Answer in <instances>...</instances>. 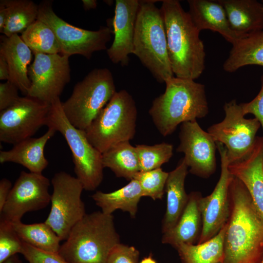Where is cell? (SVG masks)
Masks as SVG:
<instances>
[{
  "instance_id": "cell-1",
  "label": "cell",
  "mask_w": 263,
  "mask_h": 263,
  "mask_svg": "<svg viewBox=\"0 0 263 263\" xmlns=\"http://www.w3.org/2000/svg\"><path fill=\"white\" fill-rule=\"evenodd\" d=\"M229 191L230 213L222 263H260L263 258V217L245 186L234 176Z\"/></svg>"
},
{
  "instance_id": "cell-2",
  "label": "cell",
  "mask_w": 263,
  "mask_h": 263,
  "mask_svg": "<svg viewBox=\"0 0 263 263\" xmlns=\"http://www.w3.org/2000/svg\"><path fill=\"white\" fill-rule=\"evenodd\" d=\"M169 57L175 76L195 80L205 69L206 52L200 31L176 0H162Z\"/></svg>"
},
{
  "instance_id": "cell-3",
  "label": "cell",
  "mask_w": 263,
  "mask_h": 263,
  "mask_svg": "<svg viewBox=\"0 0 263 263\" xmlns=\"http://www.w3.org/2000/svg\"><path fill=\"white\" fill-rule=\"evenodd\" d=\"M165 83L164 93L153 100L149 113L158 132L167 136L179 124L206 116L208 106L204 84L176 76Z\"/></svg>"
},
{
  "instance_id": "cell-4",
  "label": "cell",
  "mask_w": 263,
  "mask_h": 263,
  "mask_svg": "<svg viewBox=\"0 0 263 263\" xmlns=\"http://www.w3.org/2000/svg\"><path fill=\"white\" fill-rule=\"evenodd\" d=\"M119 243L113 216L98 211L86 214L74 226L58 253L69 263H106Z\"/></svg>"
},
{
  "instance_id": "cell-5",
  "label": "cell",
  "mask_w": 263,
  "mask_h": 263,
  "mask_svg": "<svg viewBox=\"0 0 263 263\" xmlns=\"http://www.w3.org/2000/svg\"><path fill=\"white\" fill-rule=\"evenodd\" d=\"M155 0H140L132 54L160 83L174 76L163 17Z\"/></svg>"
},
{
  "instance_id": "cell-6",
  "label": "cell",
  "mask_w": 263,
  "mask_h": 263,
  "mask_svg": "<svg viewBox=\"0 0 263 263\" xmlns=\"http://www.w3.org/2000/svg\"><path fill=\"white\" fill-rule=\"evenodd\" d=\"M137 116L132 96L125 90L116 92L85 130L87 139L103 153L118 143L133 138Z\"/></svg>"
},
{
  "instance_id": "cell-7",
  "label": "cell",
  "mask_w": 263,
  "mask_h": 263,
  "mask_svg": "<svg viewBox=\"0 0 263 263\" xmlns=\"http://www.w3.org/2000/svg\"><path fill=\"white\" fill-rule=\"evenodd\" d=\"M46 126L59 132L66 140L72 152L76 177L84 189L95 190L103 179L102 154L88 141L85 131L75 128L68 121L60 98L51 103Z\"/></svg>"
},
{
  "instance_id": "cell-8",
  "label": "cell",
  "mask_w": 263,
  "mask_h": 263,
  "mask_svg": "<svg viewBox=\"0 0 263 263\" xmlns=\"http://www.w3.org/2000/svg\"><path fill=\"white\" fill-rule=\"evenodd\" d=\"M116 92L110 70L95 68L75 85L70 96L62 102V109L73 126L85 131Z\"/></svg>"
},
{
  "instance_id": "cell-9",
  "label": "cell",
  "mask_w": 263,
  "mask_h": 263,
  "mask_svg": "<svg viewBox=\"0 0 263 263\" xmlns=\"http://www.w3.org/2000/svg\"><path fill=\"white\" fill-rule=\"evenodd\" d=\"M38 19L52 29L59 42L60 54L68 57L79 55L89 59L94 52L106 49L107 43L113 35V28L109 26L91 31L69 24L54 12L52 2L48 0L38 5Z\"/></svg>"
},
{
  "instance_id": "cell-10",
  "label": "cell",
  "mask_w": 263,
  "mask_h": 263,
  "mask_svg": "<svg viewBox=\"0 0 263 263\" xmlns=\"http://www.w3.org/2000/svg\"><path fill=\"white\" fill-rule=\"evenodd\" d=\"M223 108L224 119L210 126L207 132L216 142L225 146L230 164L243 160L250 154L261 124L255 117L245 118L235 99L225 103Z\"/></svg>"
},
{
  "instance_id": "cell-11",
  "label": "cell",
  "mask_w": 263,
  "mask_h": 263,
  "mask_svg": "<svg viewBox=\"0 0 263 263\" xmlns=\"http://www.w3.org/2000/svg\"><path fill=\"white\" fill-rule=\"evenodd\" d=\"M51 183V210L44 222L61 241L66 240L74 226L86 214L81 197L84 188L76 177L64 171L56 173Z\"/></svg>"
},
{
  "instance_id": "cell-12",
  "label": "cell",
  "mask_w": 263,
  "mask_h": 263,
  "mask_svg": "<svg viewBox=\"0 0 263 263\" xmlns=\"http://www.w3.org/2000/svg\"><path fill=\"white\" fill-rule=\"evenodd\" d=\"M51 104L28 95L0 111V141L13 144L32 137L47 125Z\"/></svg>"
},
{
  "instance_id": "cell-13",
  "label": "cell",
  "mask_w": 263,
  "mask_h": 263,
  "mask_svg": "<svg viewBox=\"0 0 263 263\" xmlns=\"http://www.w3.org/2000/svg\"><path fill=\"white\" fill-rule=\"evenodd\" d=\"M221 159L220 176L213 191L206 197L200 196L202 231L198 241L201 244L216 235L227 222L230 213L229 186L233 176L228 169L227 151L221 143L216 142Z\"/></svg>"
},
{
  "instance_id": "cell-14",
  "label": "cell",
  "mask_w": 263,
  "mask_h": 263,
  "mask_svg": "<svg viewBox=\"0 0 263 263\" xmlns=\"http://www.w3.org/2000/svg\"><path fill=\"white\" fill-rule=\"evenodd\" d=\"M28 70L31 86L27 95L51 104L59 98L70 80L69 57L60 54L33 53Z\"/></svg>"
},
{
  "instance_id": "cell-15",
  "label": "cell",
  "mask_w": 263,
  "mask_h": 263,
  "mask_svg": "<svg viewBox=\"0 0 263 263\" xmlns=\"http://www.w3.org/2000/svg\"><path fill=\"white\" fill-rule=\"evenodd\" d=\"M50 186V180L42 173L22 171L0 211V220L20 221L26 213L46 207L51 202Z\"/></svg>"
},
{
  "instance_id": "cell-16",
  "label": "cell",
  "mask_w": 263,
  "mask_h": 263,
  "mask_svg": "<svg viewBox=\"0 0 263 263\" xmlns=\"http://www.w3.org/2000/svg\"><path fill=\"white\" fill-rule=\"evenodd\" d=\"M180 129L176 151L184 154L189 172L201 178L209 177L216 169V142L197 120L183 123Z\"/></svg>"
},
{
  "instance_id": "cell-17",
  "label": "cell",
  "mask_w": 263,
  "mask_h": 263,
  "mask_svg": "<svg viewBox=\"0 0 263 263\" xmlns=\"http://www.w3.org/2000/svg\"><path fill=\"white\" fill-rule=\"evenodd\" d=\"M140 5L138 0H116L112 20L114 38L107 50L111 61L122 66L128 65L129 56L132 54L135 27Z\"/></svg>"
},
{
  "instance_id": "cell-18",
  "label": "cell",
  "mask_w": 263,
  "mask_h": 263,
  "mask_svg": "<svg viewBox=\"0 0 263 263\" xmlns=\"http://www.w3.org/2000/svg\"><path fill=\"white\" fill-rule=\"evenodd\" d=\"M231 174L245 186L263 217V137L257 136L250 154L240 162L229 164Z\"/></svg>"
},
{
  "instance_id": "cell-19",
  "label": "cell",
  "mask_w": 263,
  "mask_h": 263,
  "mask_svg": "<svg viewBox=\"0 0 263 263\" xmlns=\"http://www.w3.org/2000/svg\"><path fill=\"white\" fill-rule=\"evenodd\" d=\"M188 13L200 32L209 30L217 32L232 45L244 37L232 29L225 8L219 0H188Z\"/></svg>"
},
{
  "instance_id": "cell-20",
  "label": "cell",
  "mask_w": 263,
  "mask_h": 263,
  "mask_svg": "<svg viewBox=\"0 0 263 263\" xmlns=\"http://www.w3.org/2000/svg\"><path fill=\"white\" fill-rule=\"evenodd\" d=\"M32 51L18 34L1 36L0 56L7 62L9 70L8 81L27 95L31 86L28 66L32 59Z\"/></svg>"
},
{
  "instance_id": "cell-21",
  "label": "cell",
  "mask_w": 263,
  "mask_h": 263,
  "mask_svg": "<svg viewBox=\"0 0 263 263\" xmlns=\"http://www.w3.org/2000/svg\"><path fill=\"white\" fill-rule=\"evenodd\" d=\"M56 132L54 128H48L47 131L39 137L23 140L14 145L9 150H1L0 163H17L31 172L42 173L49 163L44 156L45 145Z\"/></svg>"
},
{
  "instance_id": "cell-22",
  "label": "cell",
  "mask_w": 263,
  "mask_h": 263,
  "mask_svg": "<svg viewBox=\"0 0 263 263\" xmlns=\"http://www.w3.org/2000/svg\"><path fill=\"white\" fill-rule=\"evenodd\" d=\"M188 203L176 225L163 234L162 243L174 248L181 244H194L198 241L201 233L202 221L199 207V192L188 194Z\"/></svg>"
},
{
  "instance_id": "cell-23",
  "label": "cell",
  "mask_w": 263,
  "mask_h": 263,
  "mask_svg": "<svg viewBox=\"0 0 263 263\" xmlns=\"http://www.w3.org/2000/svg\"><path fill=\"white\" fill-rule=\"evenodd\" d=\"M188 168L183 158L176 168L169 172L165 188L167 193V207L162 222L163 234L176 225L188 203L189 196L185 189V181Z\"/></svg>"
},
{
  "instance_id": "cell-24",
  "label": "cell",
  "mask_w": 263,
  "mask_h": 263,
  "mask_svg": "<svg viewBox=\"0 0 263 263\" xmlns=\"http://www.w3.org/2000/svg\"><path fill=\"white\" fill-rule=\"evenodd\" d=\"M232 29L246 37L263 29V4L256 0H218Z\"/></svg>"
},
{
  "instance_id": "cell-25",
  "label": "cell",
  "mask_w": 263,
  "mask_h": 263,
  "mask_svg": "<svg viewBox=\"0 0 263 263\" xmlns=\"http://www.w3.org/2000/svg\"><path fill=\"white\" fill-rule=\"evenodd\" d=\"M142 197L143 192L140 184L134 179L114 191L105 193L97 191L92 196L103 213L112 214L115 210L120 209L129 212L133 218L135 217L138 204Z\"/></svg>"
},
{
  "instance_id": "cell-26",
  "label": "cell",
  "mask_w": 263,
  "mask_h": 263,
  "mask_svg": "<svg viewBox=\"0 0 263 263\" xmlns=\"http://www.w3.org/2000/svg\"><path fill=\"white\" fill-rule=\"evenodd\" d=\"M263 67V29L244 37L232 44L224 70L233 73L247 65Z\"/></svg>"
},
{
  "instance_id": "cell-27",
  "label": "cell",
  "mask_w": 263,
  "mask_h": 263,
  "mask_svg": "<svg viewBox=\"0 0 263 263\" xmlns=\"http://www.w3.org/2000/svg\"><path fill=\"white\" fill-rule=\"evenodd\" d=\"M102 154L104 168L110 169L118 177L131 181L140 171L136 148L130 141L118 143Z\"/></svg>"
},
{
  "instance_id": "cell-28",
  "label": "cell",
  "mask_w": 263,
  "mask_h": 263,
  "mask_svg": "<svg viewBox=\"0 0 263 263\" xmlns=\"http://www.w3.org/2000/svg\"><path fill=\"white\" fill-rule=\"evenodd\" d=\"M226 224L219 233L207 242L195 244H181L175 249L182 263H216L222 262Z\"/></svg>"
},
{
  "instance_id": "cell-29",
  "label": "cell",
  "mask_w": 263,
  "mask_h": 263,
  "mask_svg": "<svg viewBox=\"0 0 263 263\" xmlns=\"http://www.w3.org/2000/svg\"><path fill=\"white\" fill-rule=\"evenodd\" d=\"M11 223L22 242L42 251L58 252L61 241L45 222L25 224L20 221Z\"/></svg>"
},
{
  "instance_id": "cell-30",
  "label": "cell",
  "mask_w": 263,
  "mask_h": 263,
  "mask_svg": "<svg viewBox=\"0 0 263 263\" xmlns=\"http://www.w3.org/2000/svg\"><path fill=\"white\" fill-rule=\"evenodd\" d=\"M8 17L1 32L6 37L23 33L38 19V5L30 0H4Z\"/></svg>"
},
{
  "instance_id": "cell-31",
  "label": "cell",
  "mask_w": 263,
  "mask_h": 263,
  "mask_svg": "<svg viewBox=\"0 0 263 263\" xmlns=\"http://www.w3.org/2000/svg\"><path fill=\"white\" fill-rule=\"evenodd\" d=\"M20 37L33 53L60 54V45L54 32L38 19L22 33Z\"/></svg>"
},
{
  "instance_id": "cell-32",
  "label": "cell",
  "mask_w": 263,
  "mask_h": 263,
  "mask_svg": "<svg viewBox=\"0 0 263 263\" xmlns=\"http://www.w3.org/2000/svg\"><path fill=\"white\" fill-rule=\"evenodd\" d=\"M139 162L140 171H148L158 168L169 161L173 155V146L163 142L152 146H135Z\"/></svg>"
},
{
  "instance_id": "cell-33",
  "label": "cell",
  "mask_w": 263,
  "mask_h": 263,
  "mask_svg": "<svg viewBox=\"0 0 263 263\" xmlns=\"http://www.w3.org/2000/svg\"><path fill=\"white\" fill-rule=\"evenodd\" d=\"M168 175L169 172L160 168L148 171H139L133 179L139 182L143 196L155 200L163 198Z\"/></svg>"
},
{
  "instance_id": "cell-34",
  "label": "cell",
  "mask_w": 263,
  "mask_h": 263,
  "mask_svg": "<svg viewBox=\"0 0 263 263\" xmlns=\"http://www.w3.org/2000/svg\"><path fill=\"white\" fill-rule=\"evenodd\" d=\"M23 242L12 223L0 220V263L10 257L21 253Z\"/></svg>"
},
{
  "instance_id": "cell-35",
  "label": "cell",
  "mask_w": 263,
  "mask_h": 263,
  "mask_svg": "<svg viewBox=\"0 0 263 263\" xmlns=\"http://www.w3.org/2000/svg\"><path fill=\"white\" fill-rule=\"evenodd\" d=\"M21 254L29 263H69L58 253L42 251L23 242Z\"/></svg>"
},
{
  "instance_id": "cell-36",
  "label": "cell",
  "mask_w": 263,
  "mask_h": 263,
  "mask_svg": "<svg viewBox=\"0 0 263 263\" xmlns=\"http://www.w3.org/2000/svg\"><path fill=\"white\" fill-rule=\"evenodd\" d=\"M139 256L134 247L119 243L111 250L106 263H138Z\"/></svg>"
},
{
  "instance_id": "cell-37",
  "label": "cell",
  "mask_w": 263,
  "mask_h": 263,
  "mask_svg": "<svg viewBox=\"0 0 263 263\" xmlns=\"http://www.w3.org/2000/svg\"><path fill=\"white\" fill-rule=\"evenodd\" d=\"M261 90L253 100L247 103L239 104L244 115L248 113L254 115L255 118L260 123L263 131V75L261 78Z\"/></svg>"
},
{
  "instance_id": "cell-38",
  "label": "cell",
  "mask_w": 263,
  "mask_h": 263,
  "mask_svg": "<svg viewBox=\"0 0 263 263\" xmlns=\"http://www.w3.org/2000/svg\"><path fill=\"white\" fill-rule=\"evenodd\" d=\"M18 87L9 81L0 84V111L13 105L20 97Z\"/></svg>"
},
{
  "instance_id": "cell-39",
  "label": "cell",
  "mask_w": 263,
  "mask_h": 263,
  "mask_svg": "<svg viewBox=\"0 0 263 263\" xmlns=\"http://www.w3.org/2000/svg\"><path fill=\"white\" fill-rule=\"evenodd\" d=\"M11 182L6 178H2L0 181V211L2 209L5 204L11 189Z\"/></svg>"
},
{
  "instance_id": "cell-40",
  "label": "cell",
  "mask_w": 263,
  "mask_h": 263,
  "mask_svg": "<svg viewBox=\"0 0 263 263\" xmlns=\"http://www.w3.org/2000/svg\"><path fill=\"white\" fill-rule=\"evenodd\" d=\"M8 9L4 0L0 2V32L3 30L8 19Z\"/></svg>"
},
{
  "instance_id": "cell-41",
  "label": "cell",
  "mask_w": 263,
  "mask_h": 263,
  "mask_svg": "<svg viewBox=\"0 0 263 263\" xmlns=\"http://www.w3.org/2000/svg\"><path fill=\"white\" fill-rule=\"evenodd\" d=\"M9 79V70L5 59L0 56V79L8 81Z\"/></svg>"
},
{
  "instance_id": "cell-42",
  "label": "cell",
  "mask_w": 263,
  "mask_h": 263,
  "mask_svg": "<svg viewBox=\"0 0 263 263\" xmlns=\"http://www.w3.org/2000/svg\"><path fill=\"white\" fill-rule=\"evenodd\" d=\"M83 6L85 10L95 9L97 6V1L95 0H82Z\"/></svg>"
},
{
  "instance_id": "cell-43",
  "label": "cell",
  "mask_w": 263,
  "mask_h": 263,
  "mask_svg": "<svg viewBox=\"0 0 263 263\" xmlns=\"http://www.w3.org/2000/svg\"><path fill=\"white\" fill-rule=\"evenodd\" d=\"M2 263H22L17 255H15L5 260Z\"/></svg>"
},
{
  "instance_id": "cell-44",
  "label": "cell",
  "mask_w": 263,
  "mask_h": 263,
  "mask_svg": "<svg viewBox=\"0 0 263 263\" xmlns=\"http://www.w3.org/2000/svg\"><path fill=\"white\" fill-rule=\"evenodd\" d=\"M139 263H156V261L152 259L151 256L145 258Z\"/></svg>"
},
{
  "instance_id": "cell-45",
  "label": "cell",
  "mask_w": 263,
  "mask_h": 263,
  "mask_svg": "<svg viewBox=\"0 0 263 263\" xmlns=\"http://www.w3.org/2000/svg\"><path fill=\"white\" fill-rule=\"evenodd\" d=\"M260 263H263V259H262L261 262H260Z\"/></svg>"
},
{
  "instance_id": "cell-46",
  "label": "cell",
  "mask_w": 263,
  "mask_h": 263,
  "mask_svg": "<svg viewBox=\"0 0 263 263\" xmlns=\"http://www.w3.org/2000/svg\"><path fill=\"white\" fill-rule=\"evenodd\" d=\"M222 263V262H218V263Z\"/></svg>"
},
{
  "instance_id": "cell-47",
  "label": "cell",
  "mask_w": 263,
  "mask_h": 263,
  "mask_svg": "<svg viewBox=\"0 0 263 263\" xmlns=\"http://www.w3.org/2000/svg\"><path fill=\"white\" fill-rule=\"evenodd\" d=\"M262 3H263V0H262Z\"/></svg>"
}]
</instances>
